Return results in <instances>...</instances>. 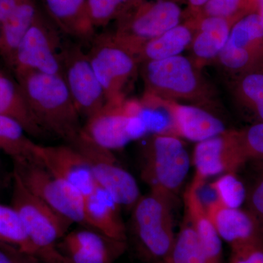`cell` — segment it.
<instances>
[{"mask_svg": "<svg viewBox=\"0 0 263 263\" xmlns=\"http://www.w3.org/2000/svg\"><path fill=\"white\" fill-rule=\"evenodd\" d=\"M122 206L104 189L96 185L84 196L86 228H92L118 241H127V228L123 221Z\"/></svg>", "mask_w": 263, "mask_h": 263, "instance_id": "18", "label": "cell"}, {"mask_svg": "<svg viewBox=\"0 0 263 263\" xmlns=\"http://www.w3.org/2000/svg\"><path fill=\"white\" fill-rule=\"evenodd\" d=\"M0 245L10 246L35 256L18 212L12 206L0 203Z\"/></svg>", "mask_w": 263, "mask_h": 263, "instance_id": "29", "label": "cell"}, {"mask_svg": "<svg viewBox=\"0 0 263 263\" xmlns=\"http://www.w3.org/2000/svg\"><path fill=\"white\" fill-rule=\"evenodd\" d=\"M68 232L59 242L60 251L67 249H83L108 252L120 256L126 248V242L111 239L92 228L82 227Z\"/></svg>", "mask_w": 263, "mask_h": 263, "instance_id": "27", "label": "cell"}, {"mask_svg": "<svg viewBox=\"0 0 263 263\" xmlns=\"http://www.w3.org/2000/svg\"><path fill=\"white\" fill-rule=\"evenodd\" d=\"M171 199L150 191L131 210L129 235L137 255L146 263H171L176 233Z\"/></svg>", "mask_w": 263, "mask_h": 263, "instance_id": "3", "label": "cell"}, {"mask_svg": "<svg viewBox=\"0 0 263 263\" xmlns=\"http://www.w3.org/2000/svg\"><path fill=\"white\" fill-rule=\"evenodd\" d=\"M90 18L95 28L115 22L119 12L118 0H86Z\"/></svg>", "mask_w": 263, "mask_h": 263, "instance_id": "34", "label": "cell"}, {"mask_svg": "<svg viewBox=\"0 0 263 263\" xmlns=\"http://www.w3.org/2000/svg\"><path fill=\"white\" fill-rule=\"evenodd\" d=\"M50 19L58 29L82 41H92L95 27L86 0H43Z\"/></svg>", "mask_w": 263, "mask_h": 263, "instance_id": "20", "label": "cell"}, {"mask_svg": "<svg viewBox=\"0 0 263 263\" xmlns=\"http://www.w3.org/2000/svg\"><path fill=\"white\" fill-rule=\"evenodd\" d=\"M24 0H0V24L16 10Z\"/></svg>", "mask_w": 263, "mask_h": 263, "instance_id": "38", "label": "cell"}, {"mask_svg": "<svg viewBox=\"0 0 263 263\" xmlns=\"http://www.w3.org/2000/svg\"><path fill=\"white\" fill-rule=\"evenodd\" d=\"M160 101L171 116L174 136L179 138L199 143L228 130L219 117L201 106Z\"/></svg>", "mask_w": 263, "mask_h": 263, "instance_id": "17", "label": "cell"}, {"mask_svg": "<svg viewBox=\"0 0 263 263\" xmlns=\"http://www.w3.org/2000/svg\"><path fill=\"white\" fill-rule=\"evenodd\" d=\"M11 256L15 263H47L36 256L25 253L10 246L0 245Z\"/></svg>", "mask_w": 263, "mask_h": 263, "instance_id": "37", "label": "cell"}, {"mask_svg": "<svg viewBox=\"0 0 263 263\" xmlns=\"http://www.w3.org/2000/svg\"><path fill=\"white\" fill-rule=\"evenodd\" d=\"M141 149L140 171L150 191L174 200L190 171V158L179 137L153 134L146 137Z\"/></svg>", "mask_w": 263, "mask_h": 263, "instance_id": "5", "label": "cell"}, {"mask_svg": "<svg viewBox=\"0 0 263 263\" xmlns=\"http://www.w3.org/2000/svg\"><path fill=\"white\" fill-rule=\"evenodd\" d=\"M194 33L195 29L192 24L183 21L174 28L142 45L135 56L139 65L142 62L178 56L190 46Z\"/></svg>", "mask_w": 263, "mask_h": 263, "instance_id": "23", "label": "cell"}, {"mask_svg": "<svg viewBox=\"0 0 263 263\" xmlns=\"http://www.w3.org/2000/svg\"><path fill=\"white\" fill-rule=\"evenodd\" d=\"M193 162L195 174L192 183L198 190L212 176L237 174L247 163L238 130L228 129L219 136L197 143Z\"/></svg>", "mask_w": 263, "mask_h": 263, "instance_id": "12", "label": "cell"}, {"mask_svg": "<svg viewBox=\"0 0 263 263\" xmlns=\"http://www.w3.org/2000/svg\"><path fill=\"white\" fill-rule=\"evenodd\" d=\"M60 252L69 263H114L119 257L108 252L83 249H67Z\"/></svg>", "mask_w": 263, "mask_h": 263, "instance_id": "35", "label": "cell"}, {"mask_svg": "<svg viewBox=\"0 0 263 263\" xmlns=\"http://www.w3.org/2000/svg\"><path fill=\"white\" fill-rule=\"evenodd\" d=\"M171 263H209L193 221L185 211L176 235Z\"/></svg>", "mask_w": 263, "mask_h": 263, "instance_id": "28", "label": "cell"}, {"mask_svg": "<svg viewBox=\"0 0 263 263\" xmlns=\"http://www.w3.org/2000/svg\"><path fill=\"white\" fill-rule=\"evenodd\" d=\"M36 157L48 170L84 196L96 186L89 162L79 151L70 145H37Z\"/></svg>", "mask_w": 263, "mask_h": 263, "instance_id": "15", "label": "cell"}, {"mask_svg": "<svg viewBox=\"0 0 263 263\" xmlns=\"http://www.w3.org/2000/svg\"><path fill=\"white\" fill-rule=\"evenodd\" d=\"M15 76L33 116L45 133L76 148L82 145L88 136L63 78L37 71Z\"/></svg>", "mask_w": 263, "mask_h": 263, "instance_id": "1", "label": "cell"}, {"mask_svg": "<svg viewBox=\"0 0 263 263\" xmlns=\"http://www.w3.org/2000/svg\"><path fill=\"white\" fill-rule=\"evenodd\" d=\"M250 3L251 0H209L197 14L192 16L220 17L238 21L250 13Z\"/></svg>", "mask_w": 263, "mask_h": 263, "instance_id": "31", "label": "cell"}, {"mask_svg": "<svg viewBox=\"0 0 263 263\" xmlns=\"http://www.w3.org/2000/svg\"><path fill=\"white\" fill-rule=\"evenodd\" d=\"M199 190L190 183L183 194L184 211L193 221L208 262L223 263L222 240L209 219Z\"/></svg>", "mask_w": 263, "mask_h": 263, "instance_id": "21", "label": "cell"}, {"mask_svg": "<svg viewBox=\"0 0 263 263\" xmlns=\"http://www.w3.org/2000/svg\"><path fill=\"white\" fill-rule=\"evenodd\" d=\"M258 13H259V14L262 15V17L263 18V9L261 10L260 11L258 12Z\"/></svg>", "mask_w": 263, "mask_h": 263, "instance_id": "43", "label": "cell"}, {"mask_svg": "<svg viewBox=\"0 0 263 263\" xmlns=\"http://www.w3.org/2000/svg\"><path fill=\"white\" fill-rule=\"evenodd\" d=\"M37 145L20 123L0 116V155L9 156L12 160L34 157Z\"/></svg>", "mask_w": 263, "mask_h": 263, "instance_id": "26", "label": "cell"}, {"mask_svg": "<svg viewBox=\"0 0 263 263\" xmlns=\"http://www.w3.org/2000/svg\"><path fill=\"white\" fill-rule=\"evenodd\" d=\"M223 68L234 76L263 64V18L252 13L237 21L217 57Z\"/></svg>", "mask_w": 263, "mask_h": 263, "instance_id": "14", "label": "cell"}, {"mask_svg": "<svg viewBox=\"0 0 263 263\" xmlns=\"http://www.w3.org/2000/svg\"><path fill=\"white\" fill-rule=\"evenodd\" d=\"M178 3H183L187 5V8L184 11L185 17L196 15L205 6L209 0H176Z\"/></svg>", "mask_w": 263, "mask_h": 263, "instance_id": "39", "label": "cell"}, {"mask_svg": "<svg viewBox=\"0 0 263 263\" xmlns=\"http://www.w3.org/2000/svg\"><path fill=\"white\" fill-rule=\"evenodd\" d=\"M259 175L248 189L245 204L247 211L255 219L263 235V164H254Z\"/></svg>", "mask_w": 263, "mask_h": 263, "instance_id": "33", "label": "cell"}, {"mask_svg": "<svg viewBox=\"0 0 263 263\" xmlns=\"http://www.w3.org/2000/svg\"><path fill=\"white\" fill-rule=\"evenodd\" d=\"M143 1V0H118L119 12H118L117 18L122 16L124 13H127L129 10L136 8L138 5L141 4Z\"/></svg>", "mask_w": 263, "mask_h": 263, "instance_id": "40", "label": "cell"}, {"mask_svg": "<svg viewBox=\"0 0 263 263\" xmlns=\"http://www.w3.org/2000/svg\"><path fill=\"white\" fill-rule=\"evenodd\" d=\"M229 263H263V241L231 249Z\"/></svg>", "mask_w": 263, "mask_h": 263, "instance_id": "36", "label": "cell"}, {"mask_svg": "<svg viewBox=\"0 0 263 263\" xmlns=\"http://www.w3.org/2000/svg\"><path fill=\"white\" fill-rule=\"evenodd\" d=\"M88 57L103 87L107 103L127 100V92L139 73V63L128 48L116 40L112 33L95 36Z\"/></svg>", "mask_w": 263, "mask_h": 263, "instance_id": "8", "label": "cell"}, {"mask_svg": "<svg viewBox=\"0 0 263 263\" xmlns=\"http://www.w3.org/2000/svg\"><path fill=\"white\" fill-rule=\"evenodd\" d=\"M263 9V0H251L250 13H258Z\"/></svg>", "mask_w": 263, "mask_h": 263, "instance_id": "42", "label": "cell"}, {"mask_svg": "<svg viewBox=\"0 0 263 263\" xmlns=\"http://www.w3.org/2000/svg\"><path fill=\"white\" fill-rule=\"evenodd\" d=\"M205 207L221 239L229 245L230 248L263 241L258 224L247 210L227 207L216 199Z\"/></svg>", "mask_w": 263, "mask_h": 263, "instance_id": "16", "label": "cell"}, {"mask_svg": "<svg viewBox=\"0 0 263 263\" xmlns=\"http://www.w3.org/2000/svg\"><path fill=\"white\" fill-rule=\"evenodd\" d=\"M77 150L89 162L96 184L122 208L131 211L141 197V191L134 176L118 163L113 152L99 146L91 138Z\"/></svg>", "mask_w": 263, "mask_h": 263, "instance_id": "13", "label": "cell"}, {"mask_svg": "<svg viewBox=\"0 0 263 263\" xmlns=\"http://www.w3.org/2000/svg\"><path fill=\"white\" fill-rule=\"evenodd\" d=\"M51 20L39 10L36 18L15 51V74L29 71L62 76L61 38Z\"/></svg>", "mask_w": 263, "mask_h": 263, "instance_id": "10", "label": "cell"}, {"mask_svg": "<svg viewBox=\"0 0 263 263\" xmlns=\"http://www.w3.org/2000/svg\"><path fill=\"white\" fill-rule=\"evenodd\" d=\"M0 116L20 123L29 136L42 138L46 133L40 127L17 81L0 72Z\"/></svg>", "mask_w": 263, "mask_h": 263, "instance_id": "25", "label": "cell"}, {"mask_svg": "<svg viewBox=\"0 0 263 263\" xmlns=\"http://www.w3.org/2000/svg\"><path fill=\"white\" fill-rule=\"evenodd\" d=\"M85 133L105 149H122L131 142L154 134L152 112L142 102L108 104L86 119Z\"/></svg>", "mask_w": 263, "mask_h": 263, "instance_id": "6", "label": "cell"}, {"mask_svg": "<svg viewBox=\"0 0 263 263\" xmlns=\"http://www.w3.org/2000/svg\"><path fill=\"white\" fill-rule=\"evenodd\" d=\"M38 11L35 0H24L0 24V55L10 67H13L15 51L32 25Z\"/></svg>", "mask_w": 263, "mask_h": 263, "instance_id": "24", "label": "cell"}, {"mask_svg": "<svg viewBox=\"0 0 263 263\" xmlns=\"http://www.w3.org/2000/svg\"><path fill=\"white\" fill-rule=\"evenodd\" d=\"M195 29L191 46L197 66L217 59L229 38L230 30L237 20L214 16L186 17Z\"/></svg>", "mask_w": 263, "mask_h": 263, "instance_id": "19", "label": "cell"}, {"mask_svg": "<svg viewBox=\"0 0 263 263\" xmlns=\"http://www.w3.org/2000/svg\"><path fill=\"white\" fill-rule=\"evenodd\" d=\"M184 20L176 0H143L115 21L114 37L135 55L142 45L158 37Z\"/></svg>", "mask_w": 263, "mask_h": 263, "instance_id": "9", "label": "cell"}, {"mask_svg": "<svg viewBox=\"0 0 263 263\" xmlns=\"http://www.w3.org/2000/svg\"><path fill=\"white\" fill-rule=\"evenodd\" d=\"M238 135L247 162L263 164V123L251 124Z\"/></svg>", "mask_w": 263, "mask_h": 263, "instance_id": "32", "label": "cell"}, {"mask_svg": "<svg viewBox=\"0 0 263 263\" xmlns=\"http://www.w3.org/2000/svg\"><path fill=\"white\" fill-rule=\"evenodd\" d=\"M13 172L32 195L72 224L86 227L84 196L42 163L36 156L13 160Z\"/></svg>", "mask_w": 263, "mask_h": 263, "instance_id": "7", "label": "cell"}, {"mask_svg": "<svg viewBox=\"0 0 263 263\" xmlns=\"http://www.w3.org/2000/svg\"><path fill=\"white\" fill-rule=\"evenodd\" d=\"M210 186L216 200L227 207L239 209L245 203L247 187L235 173L221 175Z\"/></svg>", "mask_w": 263, "mask_h": 263, "instance_id": "30", "label": "cell"}, {"mask_svg": "<svg viewBox=\"0 0 263 263\" xmlns=\"http://www.w3.org/2000/svg\"><path fill=\"white\" fill-rule=\"evenodd\" d=\"M11 205L20 216L36 257L47 263H69L58 243L73 224L32 195L13 174Z\"/></svg>", "mask_w": 263, "mask_h": 263, "instance_id": "4", "label": "cell"}, {"mask_svg": "<svg viewBox=\"0 0 263 263\" xmlns=\"http://www.w3.org/2000/svg\"><path fill=\"white\" fill-rule=\"evenodd\" d=\"M0 263H15L11 256L0 246Z\"/></svg>", "mask_w": 263, "mask_h": 263, "instance_id": "41", "label": "cell"}, {"mask_svg": "<svg viewBox=\"0 0 263 263\" xmlns=\"http://www.w3.org/2000/svg\"><path fill=\"white\" fill-rule=\"evenodd\" d=\"M139 73L144 85L143 100L175 103H211L214 91L193 60L178 56L142 62Z\"/></svg>", "mask_w": 263, "mask_h": 263, "instance_id": "2", "label": "cell"}, {"mask_svg": "<svg viewBox=\"0 0 263 263\" xmlns=\"http://www.w3.org/2000/svg\"><path fill=\"white\" fill-rule=\"evenodd\" d=\"M231 91L245 117L252 124L263 123V64L235 76Z\"/></svg>", "mask_w": 263, "mask_h": 263, "instance_id": "22", "label": "cell"}, {"mask_svg": "<svg viewBox=\"0 0 263 263\" xmlns=\"http://www.w3.org/2000/svg\"><path fill=\"white\" fill-rule=\"evenodd\" d=\"M62 70V77L81 117L88 119L106 105V97L90 63L87 52L80 46L63 47Z\"/></svg>", "mask_w": 263, "mask_h": 263, "instance_id": "11", "label": "cell"}]
</instances>
